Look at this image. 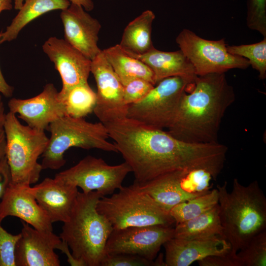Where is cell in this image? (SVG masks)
<instances>
[{"label": "cell", "instance_id": "obj_23", "mask_svg": "<svg viewBox=\"0 0 266 266\" xmlns=\"http://www.w3.org/2000/svg\"><path fill=\"white\" fill-rule=\"evenodd\" d=\"M173 237L184 239L224 238L218 204L194 218L175 225Z\"/></svg>", "mask_w": 266, "mask_h": 266}, {"label": "cell", "instance_id": "obj_13", "mask_svg": "<svg viewBox=\"0 0 266 266\" xmlns=\"http://www.w3.org/2000/svg\"><path fill=\"white\" fill-rule=\"evenodd\" d=\"M91 73L96 81L97 101L93 112L103 124L126 117L128 105L123 85L102 50L91 62Z\"/></svg>", "mask_w": 266, "mask_h": 266}, {"label": "cell", "instance_id": "obj_35", "mask_svg": "<svg viewBox=\"0 0 266 266\" xmlns=\"http://www.w3.org/2000/svg\"><path fill=\"white\" fill-rule=\"evenodd\" d=\"M13 91L14 88L6 82L0 68V94L5 97L10 98L13 95Z\"/></svg>", "mask_w": 266, "mask_h": 266}, {"label": "cell", "instance_id": "obj_8", "mask_svg": "<svg viewBox=\"0 0 266 266\" xmlns=\"http://www.w3.org/2000/svg\"><path fill=\"white\" fill-rule=\"evenodd\" d=\"M193 84L180 76L165 78L142 100L128 106L126 117L151 128L167 129L188 86Z\"/></svg>", "mask_w": 266, "mask_h": 266}, {"label": "cell", "instance_id": "obj_16", "mask_svg": "<svg viewBox=\"0 0 266 266\" xmlns=\"http://www.w3.org/2000/svg\"><path fill=\"white\" fill-rule=\"evenodd\" d=\"M60 18L66 42L91 60L101 51L98 44L101 24L82 6L71 3L61 10Z\"/></svg>", "mask_w": 266, "mask_h": 266}, {"label": "cell", "instance_id": "obj_21", "mask_svg": "<svg viewBox=\"0 0 266 266\" xmlns=\"http://www.w3.org/2000/svg\"><path fill=\"white\" fill-rule=\"evenodd\" d=\"M69 0H24L21 8L4 32L0 33V44L15 39L29 23L51 11L64 10L70 4Z\"/></svg>", "mask_w": 266, "mask_h": 266}, {"label": "cell", "instance_id": "obj_39", "mask_svg": "<svg viewBox=\"0 0 266 266\" xmlns=\"http://www.w3.org/2000/svg\"><path fill=\"white\" fill-rule=\"evenodd\" d=\"M12 7V0H0V13L4 10H10Z\"/></svg>", "mask_w": 266, "mask_h": 266}, {"label": "cell", "instance_id": "obj_31", "mask_svg": "<svg viewBox=\"0 0 266 266\" xmlns=\"http://www.w3.org/2000/svg\"><path fill=\"white\" fill-rule=\"evenodd\" d=\"M155 85L151 82L142 79L136 78L123 85L124 101L128 106L142 100Z\"/></svg>", "mask_w": 266, "mask_h": 266}, {"label": "cell", "instance_id": "obj_15", "mask_svg": "<svg viewBox=\"0 0 266 266\" xmlns=\"http://www.w3.org/2000/svg\"><path fill=\"white\" fill-rule=\"evenodd\" d=\"M58 92L53 83H48L36 96L27 99H10L8 102L9 111L18 114V117L28 126L45 131L51 123L65 115Z\"/></svg>", "mask_w": 266, "mask_h": 266}, {"label": "cell", "instance_id": "obj_3", "mask_svg": "<svg viewBox=\"0 0 266 266\" xmlns=\"http://www.w3.org/2000/svg\"><path fill=\"white\" fill-rule=\"evenodd\" d=\"M227 182L218 185L219 217L230 253L235 255L250 240L266 230V198L257 181L242 185L237 178L228 192Z\"/></svg>", "mask_w": 266, "mask_h": 266}, {"label": "cell", "instance_id": "obj_32", "mask_svg": "<svg viewBox=\"0 0 266 266\" xmlns=\"http://www.w3.org/2000/svg\"><path fill=\"white\" fill-rule=\"evenodd\" d=\"M100 266H158L157 261H150L129 254L105 255Z\"/></svg>", "mask_w": 266, "mask_h": 266}, {"label": "cell", "instance_id": "obj_5", "mask_svg": "<svg viewBox=\"0 0 266 266\" xmlns=\"http://www.w3.org/2000/svg\"><path fill=\"white\" fill-rule=\"evenodd\" d=\"M47 130L51 135L41 156L43 169L56 170L63 166L64 155L71 147L118 153L115 144L108 141L107 128L100 122L92 123L84 118L64 115L51 123Z\"/></svg>", "mask_w": 266, "mask_h": 266}, {"label": "cell", "instance_id": "obj_22", "mask_svg": "<svg viewBox=\"0 0 266 266\" xmlns=\"http://www.w3.org/2000/svg\"><path fill=\"white\" fill-rule=\"evenodd\" d=\"M155 18L154 12L146 10L130 22L125 28L119 44L121 48L134 56L143 54L154 48L151 33Z\"/></svg>", "mask_w": 266, "mask_h": 266}, {"label": "cell", "instance_id": "obj_29", "mask_svg": "<svg viewBox=\"0 0 266 266\" xmlns=\"http://www.w3.org/2000/svg\"><path fill=\"white\" fill-rule=\"evenodd\" d=\"M246 24L266 37V0H247Z\"/></svg>", "mask_w": 266, "mask_h": 266}, {"label": "cell", "instance_id": "obj_9", "mask_svg": "<svg viewBox=\"0 0 266 266\" xmlns=\"http://www.w3.org/2000/svg\"><path fill=\"white\" fill-rule=\"evenodd\" d=\"M176 42L197 76L225 73L234 68L245 69L250 66L246 59L228 52L224 38L208 40L184 29L177 36Z\"/></svg>", "mask_w": 266, "mask_h": 266}, {"label": "cell", "instance_id": "obj_27", "mask_svg": "<svg viewBox=\"0 0 266 266\" xmlns=\"http://www.w3.org/2000/svg\"><path fill=\"white\" fill-rule=\"evenodd\" d=\"M230 54L246 59L250 65L259 73V77H266V37L261 41L249 44L227 45Z\"/></svg>", "mask_w": 266, "mask_h": 266}, {"label": "cell", "instance_id": "obj_6", "mask_svg": "<svg viewBox=\"0 0 266 266\" xmlns=\"http://www.w3.org/2000/svg\"><path fill=\"white\" fill-rule=\"evenodd\" d=\"M3 130L10 184L30 186L36 183L43 170L38 160L47 146L49 137L44 131L22 124L10 111L6 114Z\"/></svg>", "mask_w": 266, "mask_h": 266}, {"label": "cell", "instance_id": "obj_2", "mask_svg": "<svg viewBox=\"0 0 266 266\" xmlns=\"http://www.w3.org/2000/svg\"><path fill=\"white\" fill-rule=\"evenodd\" d=\"M235 95L225 73L197 76L190 93L184 94L167 132L186 142L218 143L222 121Z\"/></svg>", "mask_w": 266, "mask_h": 266}, {"label": "cell", "instance_id": "obj_34", "mask_svg": "<svg viewBox=\"0 0 266 266\" xmlns=\"http://www.w3.org/2000/svg\"><path fill=\"white\" fill-rule=\"evenodd\" d=\"M10 180V169L5 156L0 163V199L9 185Z\"/></svg>", "mask_w": 266, "mask_h": 266}, {"label": "cell", "instance_id": "obj_4", "mask_svg": "<svg viewBox=\"0 0 266 266\" xmlns=\"http://www.w3.org/2000/svg\"><path fill=\"white\" fill-rule=\"evenodd\" d=\"M103 197L97 191L78 192L60 237L68 246L76 266H100L107 241L113 229L97 209Z\"/></svg>", "mask_w": 266, "mask_h": 266}, {"label": "cell", "instance_id": "obj_38", "mask_svg": "<svg viewBox=\"0 0 266 266\" xmlns=\"http://www.w3.org/2000/svg\"><path fill=\"white\" fill-rule=\"evenodd\" d=\"M6 114L4 111L2 97L1 94H0V132L3 130Z\"/></svg>", "mask_w": 266, "mask_h": 266}, {"label": "cell", "instance_id": "obj_28", "mask_svg": "<svg viewBox=\"0 0 266 266\" xmlns=\"http://www.w3.org/2000/svg\"><path fill=\"white\" fill-rule=\"evenodd\" d=\"M236 256L239 266H266V230L254 236Z\"/></svg>", "mask_w": 266, "mask_h": 266}, {"label": "cell", "instance_id": "obj_12", "mask_svg": "<svg viewBox=\"0 0 266 266\" xmlns=\"http://www.w3.org/2000/svg\"><path fill=\"white\" fill-rule=\"evenodd\" d=\"M21 236L15 251L16 266H59L60 261L55 249L65 254L72 266L76 264L68 245L53 232L39 231L21 221Z\"/></svg>", "mask_w": 266, "mask_h": 266}, {"label": "cell", "instance_id": "obj_30", "mask_svg": "<svg viewBox=\"0 0 266 266\" xmlns=\"http://www.w3.org/2000/svg\"><path fill=\"white\" fill-rule=\"evenodd\" d=\"M21 233L13 235L5 230L0 222V266H16L15 251Z\"/></svg>", "mask_w": 266, "mask_h": 266}, {"label": "cell", "instance_id": "obj_33", "mask_svg": "<svg viewBox=\"0 0 266 266\" xmlns=\"http://www.w3.org/2000/svg\"><path fill=\"white\" fill-rule=\"evenodd\" d=\"M210 256L198 261L200 266H239L236 255Z\"/></svg>", "mask_w": 266, "mask_h": 266}, {"label": "cell", "instance_id": "obj_25", "mask_svg": "<svg viewBox=\"0 0 266 266\" xmlns=\"http://www.w3.org/2000/svg\"><path fill=\"white\" fill-rule=\"evenodd\" d=\"M65 115L84 118L93 112L97 101L96 93L88 82L76 85L65 92H58Z\"/></svg>", "mask_w": 266, "mask_h": 266}, {"label": "cell", "instance_id": "obj_11", "mask_svg": "<svg viewBox=\"0 0 266 266\" xmlns=\"http://www.w3.org/2000/svg\"><path fill=\"white\" fill-rule=\"evenodd\" d=\"M174 237L172 226L155 225L113 230L105 255L129 254L154 261L162 246Z\"/></svg>", "mask_w": 266, "mask_h": 266}, {"label": "cell", "instance_id": "obj_7", "mask_svg": "<svg viewBox=\"0 0 266 266\" xmlns=\"http://www.w3.org/2000/svg\"><path fill=\"white\" fill-rule=\"evenodd\" d=\"M97 209L113 230L155 225L172 226L175 224L169 212L140 191L134 183L128 187L122 186L110 197L101 198Z\"/></svg>", "mask_w": 266, "mask_h": 266}, {"label": "cell", "instance_id": "obj_24", "mask_svg": "<svg viewBox=\"0 0 266 266\" xmlns=\"http://www.w3.org/2000/svg\"><path fill=\"white\" fill-rule=\"evenodd\" d=\"M102 50L123 85L136 78H142L156 85L150 68L127 53L119 44Z\"/></svg>", "mask_w": 266, "mask_h": 266}, {"label": "cell", "instance_id": "obj_26", "mask_svg": "<svg viewBox=\"0 0 266 266\" xmlns=\"http://www.w3.org/2000/svg\"><path fill=\"white\" fill-rule=\"evenodd\" d=\"M217 204L218 191L216 188L204 195L176 204L169 212L176 225L198 216Z\"/></svg>", "mask_w": 266, "mask_h": 266}, {"label": "cell", "instance_id": "obj_14", "mask_svg": "<svg viewBox=\"0 0 266 266\" xmlns=\"http://www.w3.org/2000/svg\"><path fill=\"white\" fill-rule=\"evenodd\" d=\"M42 48L60 74L62 81L60 92L88 82L92 60L64 39L50 37Z\"/></svg>", "mask_w": 266, "mask_h": 266}, {"label": "cell", "instance_id": "obj_1", "mask_svg": "<svg viewBox=\"0 0 266 266\" xmlns=\"http://www.w3.org/2000/svg\"><path fill=\"white\" fill-rule=\"evenodd\" d=\"M104 125L138 183L173 171L226 160L228 147L219 142H186L164 130L151 128L127 117Z\"/></svg>", "mask_w": 266, "mask_h": 266}, {"label": "cell", "instance_id": "obj_40", "mask_svg": "<svg viewBox=\"0 0 266 266\" xmlns=\"http://www.w3.org/2000/svg\"><path fill=\"white\" fill-rule=\"evenodd\" d=\"M24 0H14V7L16 10H19L23 5Z\"/></svg>", "mask_w": 266, "mask_h": 266}, {"label": "cell", "instance_id": "obj_17", "mask_svg": "<svg viewBox=\"0 0 266 266\" xmlns=\"http://www.w3.org/2000/svg\"><path fill=\"white\" fill-rule=\"evenodd\" d=\"M74 184L57 175L46 178L29 190L51 222L67 221L78 193Z\"/></svg>", "mask_w": 266, "mask_h": 266}, {"label": "cell", "instance_id": "obj_19", "mask_svg": "<svg viewBox=\"0 0 266 266\" xmlns=\"http://www.w3.org/2000/svg\"><path fill=\"white\" fill-rule=\"evenodd\" d=\"M163 246L166 266H189L208 256L227 254L231 249L228 241L222 237L199 239L173 237Z\"/></svg>", "mask_w": 266, "mask_h": 266}, {"label": "cell", "instance_id": "obj_10", "mask_svg": "<svg viewBox=\"0 0 266 266\" xmlns=\"http://www.w3.org/2000/svg\"><path fill=\"white\" fill-rule=\"evenodd\" d=\"M131 172L125 162L109 165L101 158L89 155L56 175L80 188L83 193L96 191L105 196L121 188L124 179Z\"/></svg>", "mask_w": 266, "mask_h": 266}, {"label": "cell", "instance_id": "obj_36", "mask_svg": "<svg viewBox=\"0 0 266 266\" xmlns=\"http://www.w3.org/2000/svg\"><path fill=\"white\" fill-rule=\"evenodd\" d=\"M71 3L82 6L87 11L92 10L94 4L92 0H69Z\"/></svg>", "mask_w": 266, "mask_h": 266}, {"label": "cell", "instance_id": "obj_18", "mask_svg": "<svg viewBox=\"0 0 266 266\" xmlns=\"http://www.w3.org/2000/svg\"><path fill=\"white\" fill-rule=\"evenodd\" d=\"M29 186L9 184L0 202V222L14 216L39 231L53 232L52 223L29 191Z\"/></svg>", "mask_w": 266, "mask_h": 266}, {"label": "cell", "instance_id": "obj_20", "mask_svg": "<svg viewBox=\"0 0 266 266\" xmlns=\"http://www.w3.org/2000/svg\"><path fill=\"white\" fill-rule=\"evenodd\" d=\"M131 56L138 59L150 68L156 84L165 78L173 76L183 77L193 84L197 76L192 64L180 50L166 52L154 47L143 54Z\"/></svg>", "mask_w": 266, "mask_h": 266}, {"label": "cell", "instance_id": "obj_37", "mask_svg": "<svg viewBox=\"0 0 266 266\" xmlns=\"http://www.w3.org/2000/svg\"><path fill=\"white\" fill-rule=\"evenodd\" d=\"M5 136L4 130L0 132V163L5 156Z\"/></svg>", "mask_w": 266, "mask_h": 266}]
</instances>
